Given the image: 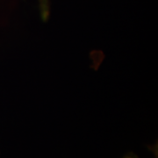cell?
<instances>
[{"instance_id":"6da1fadb","label":"cell","mask_w":158,"mask_h":158,"mask_svg":"<svg viewBox=\"0 0 158 158\" xmlns=\"http://www.w3.org/2000/svg\"><path fill=\"white\" fill-rule=\"evenodd\" d=\"M122 158H139V156L136 154H135V153L129 152L127 153V154H126Z\"/></svg>"}]
</instances>
